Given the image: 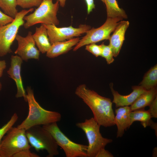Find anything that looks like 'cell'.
Segmentation results:
<instances>
[{"mask_svg": "<svg viewBox=\"0 0 157 157\" xmlns=\"http://www.w3.org/2000/svg\"><path fill=\"white\" fill-rule=\"evenodd\" d=\"M6 67V63L5 60H0V78L2 76L4 71Z\"/></svg>", "mask_w": 157, "mask_h": 157, "instance_id": "1f68e13d", "label": "cell"}, {"mask_svg": "<svg viewBox=\"0 0 157 157\" xmlns=\"http://www.w3.org/2000/svg\"><path fill=\"white\" fill-rule=\"evenodd\" d=\"M35 153L32 152L30 149H26L20 150L14 154L12 157H39Z\"/></svg>", "mask_w": 157, "mask_h": 157, "instance_id": "4316f807", "label": "cell"}, {"mask_svg": "<svg viewBox=\"0 0 157 157\" xmlns=\"http://www.w3.org/2000/svg\"><path fill=\"white\" fill-rule=\"evenodd\" d=\"M85 133L88 142L87 153L88 157H95L99 150L105 148L113 142L111 139L103 137L100 131V126L93 117L86 119L84 122L76 124Z\"/></svg>", "mask_w": 157, "mask_h": 157, "instance_id": "8992f818", "label": "cell"}, {"mask_svg": "<svg viewBox=\"0 0 157 157\" xmlns=\"http://www.w3.org/2000/svg\"><path fill=\"white\" fill-rule=\"evenodd\" d=\"M157 88L146 90L142 94L136 101L131 105V111L144 108L149 106L157 96Z\"/></svg>", "mask_w": 157, "mask_h": 157, "instance_id": "ac0fdd59", "label": "cell"}, {"mask_svg": "<svg viewBox=\"0 0 157 157\" xmlns=\"http://www.w3.org/2000/svg\"><path fill=\"white\" fill-rule=\"evenodd\" d=\"M43 24L47 29L49 39L51 44L56 42L64 41L81 36L86 33L91 28L90 26L86 24L80 25L77 28H74L72 25L59 28L53 24Z\"/></svg>", "mask_w": 157, "mask_h": 157, "instance_id": "30bf717a", "label": "cell"}, {"mask_svg": "<svg viewBox=\"0 0 157 157\" xmlns=\"http://www.w3.org/2000/svg\"><path fill=\"white\" fill-rule=\"evenodd\" d=\"M32 32H28L27 35L23 37L17 34L15 39L18 43V47L15 51V54L25 61L29 59H39L40 51L35 46Z\"/></svg>", "mask_w": 157, "mask_h": 157, "instance_id": "8fae6325", "label": "cell"}, {"mask_svg": "<svg viewBox=\"0 0 157 157\" xmlns=\"http://www.w3.org/2000/svg\"><path fill=\"white\" fill-rule=\"evenodd\" d=\"M129 25L128 21L122 20L119 22L108 39L109 45L114 57H117L119 53L125 39V33Z\"/></svg>", "mask_w": 157, "mask_h": 157, "instance_id": "4fadbf2b", "label": "cell"}, {"mask_svg": "<svg viewBox=\"0 0 157 157\" xmlns=\"http://www.w3.org/2000/svg\"><path fill=\"white\" fill-rule=\"evenodd\" d=\"M113 155L105 148L101 149L97 154L95 157H113Z\"/></svg>", "mask_w": 157, "mask_h": 157, "instance_id": "f546056e", "label": "cell"}, {"mask_svg": "<svg viewBox=\"0 0 157 157\" xmlns=\"http://www.w3.org/2000/svg\"><path fill=\"white\" fill-rule=\"evenodd\" d=\"M106 5L107 18H127L124 10L119 7L117 0H103Z\"/></svg>", "mask_w": 157, "mask_h": 157, "instance_id": "ffe728a7", "label": "cell"}, {"mask_svg": "<svg viewBox=\"0 0 157 157\" xmlns=\"http://www.w3.org/2000/svg\"><path fill=\"white\" fill-rule=\"evenodd\" d=\"M103 2V0H101ZM87 7V11L88 14H89L95 8V5L94 3V0H85Z\"/></svg>", "mask_w": 157, "mask_h": 157, "instance_id": "4dcf8cb0", "label": "cell"}, {"mask_svg": "<svg viewBox=\"0 0 157 157\" xmlns=\"http://www.w3.org/2000/svg\"><path fill=\"white\" fill-rule=\"evenodd\" d=\"M59 6V2L53 3V0H43L34 12L23 18L26 21L23 25L27 29L38 23L56 26L59 24L57 15Z\"/></svg>", "mask_w": 157, "mask_h": 157, "instance_id": "3957f363", "label": "cell"}, {"mask_svg": "<svg viewBox=\"0 0 157 157\" xmlns=\"http://www.w3.org/2000/svg\"><path fill=\"white\" fill-rule=\"evenodd\" d=\"M66 0H57L59 2V5L63 7L65 6V2Z\"/></svg>", "mask_w": 157, "mask_h": 157, "instance_id": "d6a6232c", "label": "cell"}, {"mask_svg": "<svg viewBox=\"0 0 157 157\" xmlns=\"http://www.w3.org/2000/svg\"><path fill=\"white\" fill-rule=\"evenodd\" d=\"M85 49L96 57L101 56L102 48L101 45L92 43L85 45Z\"/></svg>", "mask_w": 157, "mask_h": 157, "instance_id": "484cf974", "label": "cell"}, {"mask_svg": "<svg viewBox=\"0 0 157 157\" xmlns=\"http://www.w3.org/2000/svg\"><path fill=\"white\" fill-rule=\"evenodd\" d=\"M80 40L77 37L69 40L54 42L51 44L50 47L47 52L46 56L53 58L64 54L72 49Z\"/></svg>", "mask_w": 157, "mask_h": 157, "instance_id": "2e32d148", "label": "cell"}, {"mask_svg": "<svg viewBox=\"0 0 157 157\" xmlns=\"http://www.w3.org/2000/svg\"><path fill=\"white\" fill-rule=\"evenodd\" d=\"M26 101L29 111L26 118L17 127L26 130L36 125H45L59 122L61 114L56 111H49L42 108L35 100L33 91L30 87L26 89Z\"/></svg>", "mask_w": 157, "mask_h": 157, "instance_id": "7a4b0ae2", "label": "cell"}, {"mask_svg": "<svg viewBox=\"0 0 157 157\" xmlns=\"http://www.w3.org/2000/svg\"><path fill=\"white\" fill-rule=\"evenodd\" d=\"M14 19L6 15L0 10V24L1 26L5 25L12 22Z\"/></svg>", "mask_w": 157, "mask_h": 157, "instance_id": "f1b7e54d", "label": "cell"}, {"mask_svg": "<svg viewBox=\"0 0 157 157\" xmlns=\"http://www.w3.org/2000/svg\"><path fill=\"white\" fill-rule=\"evenodd\" d=\"M157 147H155L153 149V157H157Z\"/></svg>", "mask_w": 157, "mask_h": 157, "instance_id": "836d02e7", "label": "cell"}, {"mask_svg": "<svg viewBox=\"0 0 157 157\" xmlns=\"http://www.w3.org/2000/svg\"><path fill=\"white\" fill-rule=\"evenodd\" d=\"M157 84V65L152 67L145 74L140 84L146 90L156 87Z\"/></svg>", "mask_w": 157, "mask_h": 157, "instance_id": "44dd1931", "label": "cell"}, {"mask_svg": "<svg viewBox=\"0 0 157 157\" xmlns=\"http://www.w3.org/2000/svg\"><path fill=\"white\" fill-rule=\"evenodd\" d=\"M10 60V66L7 71V73L16 83L17 92L15 97L17 98L23 97L26 101V93L23 86L21 73L23 60L17 55L12 56Z\"/></svg>", "mask_w": 157, "mask_h": 157, "instance_id": "7c38bea8", "label": "cell"}, {"mask_svg": "<svg viewBox=\"0 0 157 157\" xmlns=\"http://www.w3.org/2000/svg\"><path fill=\"white\" fill-rule=\"evenodd\" d=\"M75 94L90 108L93 118L99 125L107 127L115 125V115L110 99L100 95L85 84L78 85Z\"/></svg>", "mask_w": 157, "mask_h": 157, "instance_id": "6da1fadb", "label": "cell"}, {"mask_svg": "<svg viewBox=\"0 0 157 157\" xmlns=\"http://www.w3.org/2000/svg\"><path fill=\"white\" fill-rule=\"evenodd\" d=\"M151 116L148 111L144 108L131 111L130 113V126L135 121H138L144 128L149 126L151 127L154 123L152 120Z\"/></svg>", "mask_w": 157, "mask_h": 157, "instance_id": "d6986e66", "label": "cell"}, {"mask_svg": "<svg viewBox=\"0 0 157 157\" xmlns=\"http://www.w3.org/2000/svg\"><path fill=\"white\" fill-rule=\"evenodd\" d=\"M121 18H107L105 23L100 27L90 28L86 33V35L80 40L74 48L75 51L81 47L90 44L105 40H108L118 23L123 20Z\"/></svg>", "mask_w": 157, "mask_h": 157, "instance_id": "9c48e42d", "label": "cell"}, {"mask_svg": "<svg viewBox=\"0 0 157 157\" xmlns=\"http://www.w3.org/2000/svg\"><path fill=\"white\" fill-rule=\"evenodd\" d=\"M17 0H0V8L7 15L14 18L17 14Z\"/></svg>", "mask_w": 157, "mask_h": 157, "instance_id": "7402d4cb", "label": "cell"}, {"mask_svg": "<svg viewBox=\"0 0 157 157\" xmlns=\"http://www.w3.org/2000/svg\"><path fill=\"white\" fill-rule=\"evenodd\" d=\"M149 107L148 110L152 118H157V96L155 98L149 105Z\"/></svg>", "mask_w": 157, "mask_h": 157, "instance_id": "83f0119b", "label": "cell"}, {"mask_svg": "<svg viewBox=\"0 0 157 157\" xmlns=\"http://www.w3.org/2000/svg\"><path fill=\"white\" fill-rule=\"evenodd\" d=\"M42 126L51 134L58 146L63 149L67 157H88V146L71 141L61 131L56 122Z\"/></svg>", "mask_w": 157, "mask_h": 157, "instance_id": "ba28073f", "label": "cell"}, {"mask_svg": "<svg viewBox=\"0 0 157 157\" xmlns=\"http://www.w3.org/2000/svg\"><path fill=\"white\" fill-rule=\"evenodd\" d=\"M18 118L17 113H15L8 121L0 128V143L4 136L8 131L13 126Z\"/></svg>", "mask_w": 157, "mask_h": 157, "instance_id": "603a6c76", "label": "cell"}, {"mask_svg": "<svg viewBox=\"0 0 157 157\" xmlns=\"http://www.w3.org/2000/svg\"><path fill=\"white\" fill-rule=\"evenodd\" d=\"M2 88V85L1 83L0 82V91L1 90Z\"/></svg>", "mask_w": 157, "mask_h": 157, "instance_id": "e575fe53", "label": "cell"}, {"mask_svg": "<svg viewBox=\"0 0 157 157\" xmlns=\"http://www.w3.org/2000/svg\"><path fill=\"white\" fill-rule=\"evenodd\" d=\"M26 135L31 146L38 152L45 150L47 157L59 154L58 145L51 134L40 125L32 126L26 130Z\"/></svg>", "mask_w": 157, "mask_h": 157, "instance_id": "277c9868", "label": "cell"}, {"mask_svg": "<svg viewBox=\"0 0 157 157\" xmlns=\"http://www.w3.org/2000/svg\"><path fill=\"white\" fill-rule=\"evenodd\" d=\"M38 50L42 53H46L51 47L47 29L43 24L36 27L35 32L32 35Z\"/></svg>", "mask_w": 157, "mask_h": 157, "instance_id": "e0dca14e", "label": "cell"}, {"mask_svg": "<svg viewBox=\"0 0 157 157\" xmlns=\"http://www.w3.org/2000/svg\"><path fill=\"white\" fill-rule=\"evenodd\" d=\"M43 0H17V4L23 9L38 7Z\"/></svg>", "mask_w": 157, "mask_h": 157, "instance_id": "d4e9b609", "label": "cell"}, {"mask_svg": "<svg viewBox=\"0 0 157 157\" xmlns=\"http://www.w3.org/2000/svg\"><path fill=\"white\" fill-rule=\"evenodd\" d=\"M1 26H1V25L0 24V28L1 27Z\"/></svg>", "mask_w": 157, "mask_h": 157, "instance_id": "d590c367", "label": "cell"}, {"mask_svg": "<svg viewBox=\"0 0 157 157\" xmlns=\"http://www.w3.org/2000/svg\"><path fill=\"white\" fill-rule=\"evenodd\" d=\"M110 88L113 97L112 102L115 104L117 108L131 105L146 90L140 85L134 86L132 87L133 91L130 94L123 95L114 90L112 85H110Z\"/></svg>", "mask_w": 157, "mask_h": 157, "instance_id": "5bb4252c", "label": "cell"}, {"mask_svg": "<svg viewBox=\"0 0 157 157\" xmlns=\"http://www.w3.org/2000/svg\"><path fill=\"white\" fill-rule=\"evenodd\" d=\"M131 111L130 107L129 106L119 107L116 109L115 121L117 129V138L122 137L125 131L130 127V115Z\"/></svg>", "mask_w": 157, "mask_h": 157, "instance_id": "9a60e30c", "label": "cell"}, {"mask_svg": "<svg viewBox=\"0 0 157 157\" xmlns=\"http://www.w3.org/2000/svg\"><path fill=\"white\" fill-rule=\"evenodd\" d=\"M26 130L12 127L4 136L0 143V157H12L23 149L31 146L26 135Z\"/></svg>", "mask_w": 157, "mask_h": 157, "instance_id": "5b68a950", "label": "cell"}, {"mask_svg": "<svg viewBox=\"0 0 157 157\" xmlns=\"http://www.w3.org/2000/svg\"><path fill=\"white\" fill-rule=\"evenodd\" d=\"M34 10L33 8L23 10L18 12L11 22L0 28V56L12 52L11 46L15 39L20 27L24 23V17Z\"/></svg>", "mask_w": 157, "mask_h": 157, "instance_id": "52a82bcc", "label": "cell"}, {"mask_svg": "<svg viewBox=\"0 0 157 157\" xmlns=\"http://www.w3.org/2000/svg\"><path fill=\"white\" fill-rule=\"evenodd\" d=\"M102 48L101 56L105 58L108 64L112 63L114 60L111 48L109 45L105 44L103 43L101 44Z\"/></svg>", "mask_w": 157, "mask_h": 157, "instance_id": "cb8c5ba5", "label": "cell"}]
</instances>
